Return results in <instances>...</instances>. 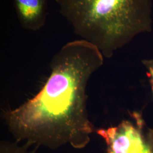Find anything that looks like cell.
Listing matches in <instances>:
<instances>
[{
    "instance_id": "obj_2",
    "label": "cell",
    "mask_w": 153,
    "mask_h": 153,
    "mask_svg": "<svg viewBox=\"0 0 153 153\" xmlns=\"http://www.w3.org/2000/svg\"><path fill=\"white\" fill-rule=\"evenodd\" d=\"M59 11L82 39L105 58L152 30V0H56Z\"/></svg>"
},
{
    "instance_id": "obj_4",
    "label": "cell",
    "mask_w": 153,
    "mask_h": 153,
    "mask_svg": "<svg viewBox=\"0 0 153 153\" xmlns=\"http://www.w3.org/2000/svg\"><path fill=\"white\" fill-rule=\"evenodd\" d=\"M49 0H14L19 24L25 30L38 31L46 23Z\"/></svg>"
},
{
    "instance_id": "obj_1",
    "label": "cell",
    "mask_w": 153,
    "mask_h": 153,
    "mask_svg": "<svg viewBox=\"0 0 153 153\" xmlns=\"http://www.w3.org/2000/svg\"><path fill=\"white\" fill-rule=\"evenodd\" d=\"M103 57L95 45L83 39L63 45L51 61L50 75L39 92L5 114L16 142L53 150L66 145L77 149L86 146L94 128L86 90Z\"/></svg>"
},
{
    "instance_id": "obj_5",
    "label": "cell",
    "mask_w": 153,
    "mask_h": 153,
    "mask_svg": "<svg viewBox=\"0 0 153 153\" xmlns=\"http://www.w3.org/2000/svg\"><path fill=\"white\" fill-rule=\"evenodd\" d=\"M30 147L26 143L21 145L17 142L2 141L0 144V153H35L34 150H29Z\"/></svg>"
},
{
    "instance_id": "obj_6",
    "label": "cell",
    "mask_w": 153,
    "mask_h": 153,
    "mask_svg": "<svg viewBox=\"0 0 153 153\" xmlns=\"http://www.w3.org/2000/svg\"><path fill=\"white\" fill-rule=\"evenodd\" d=\"M142 64L147 70V75L149 78L153 93V59L143 60Z\"/></svg>"
},
{
    "instance_id": "obj_3",
    "label": "cell",
    "mask_w": 153,
    "mask_h": 153,
    "mask_svg": "<svg viewBox=\"0 0 153 153\" xmlns=\"http://www.w3.org/2000/svg\"><path fill=\"white\" fill-rule=\"evenodd\" d=\"M131 116V120L97 131L105 141L107 153H153V129L140 113L134 112Z\"/></svg>"
}]
</instances>
